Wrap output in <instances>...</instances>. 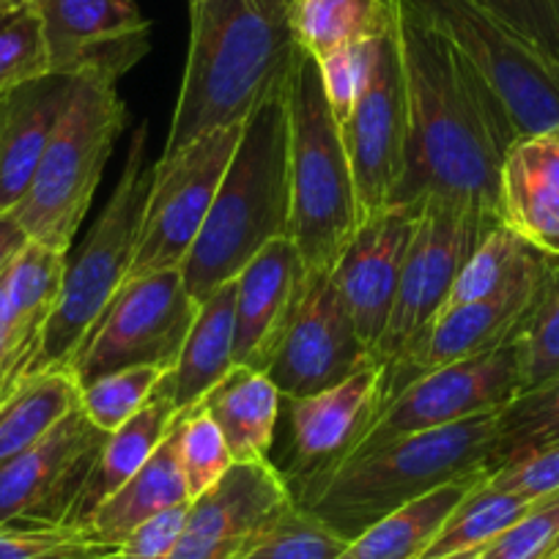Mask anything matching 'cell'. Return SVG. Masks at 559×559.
<instances>
[{
  "label": "cell",
  "mask_w": 559,
  "mask_h": 559,
  "mask_svg": "<svg viewBox=\"0 0 559 559\" xmlns=\"http://www.w3.org/2000/svg\"><path fill=\"white\" fill-rule=\"evenodd\" d=\"M198 406L217 423L236 464L272 461L283 395L266 370L234 365Z\"/></svg>",
  "instance_id": "cell-25"
},
{
  "label": "cell",
  "mask_w": 559,
  "mask_h": 559,
  "mask_svg": "<svg viewBox=\"0 0 559 559\" xmlns=\"http://www.w3.org/2000/svg\"><path fill=\"white\" fill-rule=\"evenodd\" d=\"M551 559H559V546H557V551H554V557Z\"/></svg>",
  "instance_id": "cell-53"
},
{
  "label": "cell",
  "mask_w": 559,
  "mask_h": 559,
  "mask_svg": "<svg viewBox=\"0 0 559 559\" xmlns=\"http://www.w3.org/2000/svg\"><path fill=\"white\" fill-rule=\"evenodd\" d=\"M373 362L379 359L354 330L330 274H308L297 316L266 370L280 395L305 397L330 390Z\"/></svg>",
  "instance_id": "cell-17"
},
{
  "label": "cell",
  "mask_w": 559,
  "mask_h": 559,
  "mask_svg": "<svg viewBox=\"0 0 559 559\" xmlns=\"http://www.w3.org/2000/svg\"><path fill=\"white\" fill-rule=\"evenodd\" d=\"M20 9H25L23 0H0V23L12 17V14H17Z\"/></svg>",
  "instance_id": "cell-49"
},
{
  "label": "cell",
  "mask_w": 559,
  "mask_h": 559,
  "mask_svg": "<svg viewBox=\"0 0 559 559\" xmlns=\"http://www.w3.org/2000/svg\"><path fill=\"white\" fill-rule=\"evenodd\" d=\"M72 78L45 74L20 85L3 99L0 112V217L12 214L28 192L52 138Z\"/></svg>",
  "instance_id": "cell-23"
},
{
  "label": "cell",
  "mask_w": 559,
  "mask_h": 559,
  "mask_svg": "<svg viewBox=\"0 0 559 559\" xmlns=\"http://www.w3.org/2000/svg\"><path fill=\"white\" fill-rule=\"evenodd\" d=\"M480 557V551H466V554H455V557H448V559H477Z\"/></svg>",
  "instance_id": "cell-50"
},
{
  "label": "cell",
  "mask_w": 559,
  "mask_h": 559,
  "mask_svg": "<svg viewBox=\"0 0 559 559\" xmlns=\"http://www.w3.org/2000/svg\"><path fill=\"white\" fill-rule=\"evenodd\" d=\"M488 483L526 499H543L559 491V444L488 475Z\"/></svg>",
  "instance_id": "cell-45"
},
{
  "label": "cell",
  "mask_w": 559,
  "mask_h": 559,
  "mask_svg": "<svg viewBox=\"0 0 559 559\" xmlns=\"http://www.w3.org/2000/svg\"><path fill=\"white\" fill-rule=\"evenodd\" d=\"M395 23V0H288L286 25L305 56L321 61L341 47L379 39Z\"/></svg>",
  "instance_id": "cell-30"
},
{
  "label": "cell",
  "mask_w": 559,
  "mask_h": 559,
  "mask_svg": "<svg viewBox=\"0 0 559 559\" xmlns=\"http://www.w3.org/2000/svg\"><path fill=\"white\" fill-rule=\"evenodd\" d=\"M31 373H34V354L23 346V341L14 332L7 288H3V274H0V401L9 392L17 390Z\"/></svg>",
  "instance_id": "cell-46"
},
{
  "label": "cell",
  "mask_w": 559,
  "mask_h": 559,
  "mask_svg": "<svg viewBox=\"0 0 559 559\" xmlns=\"http://www.w3.org/2000/svg\"><path fill=\"white\" fill-rule=\"evenodd\" d=\"M179 414L181 412L174 401V390H170V381L165 376L163 384L154 390L146 406L140 408L134 417H129L121 428H116V431L105 437V444H102L99 455H96L94 466H91L88 477H85L83 488H80L78 502H74L67 524H88L96 508L105 499H110L123 483L132 480L134 472L157 453L165 437L174 431Z\"/></svg>",
  "instance_id": "cell-24"
},
{
  "label": "cell",
  "mask_w": 559,
  "mask_h": 559,
  "mask_svg": "<svg viewBox=\"0 0 559 559\" xmlns=\"http://www.w3.org/2000/svg\"><path fill=\"white\" fill-rule=\"evenodd\" d=\"M80 408L72 370H39L0 401V469L39 444L58 423Z\"/></svg>",
  "instance_id": "cell-29"
},
{
  "label": "cell",
  "mask_w": 559,
  "mask_h": 559,
  "mask_svg": "<svg viewBox=\"0 0 559 559\" xmlns=\"http://www.w3.org/2000/svg\"><path fill=\"white\" fill-rule=\"evenodd\" d=\"M499 223L559 258V127L519 134L499 168Z\"/></svg>",
  "instance_id": "cell-22"
},
{
  "label": "cell",
  "mask_w": 559,
  "mask_h": 559,
  "mask_svg": "<svg viewBox=\"0 0 559 559\" xmlns=\"http://www.w3.org/2000/svg\"><path fill=\"white\" fill-rule=\"evenodd\" d=\"M105 437L78 408L28 453L3 466L0 526L14 521L67 524Z\"/></svg>",
  "instance_id": "cell-18"
},
{
  "label": "cell",
  "mask_w": 559,
  "mask_h": 559,
  "mask_svg": "<svg viewBox=\"0 0 559 559\" xmlns=\"http://www.w3.org/2000/svg\"><path fill=\"white\" fill-rule=\"evenodd\" d=\"M341 140L362 225L395 206L408 170V105L395 23L379 39L370 83L341 123Z\"/></svg>",
  "instance_id": "cell-13"
},
{
  "label": "cell",
  "mask_w": 559,
  "mask_h": 559,
  "mask_svg": "<svg viewBox=\"0 0 559 559\" xmlns=\"http://www.w3.org/2000/svg\"><path fill=\"white\" fill-rule=\"evenodd\" d=\"M537 499H526L521 493L504 491L483 477L469 493L459 502V508L448 515L442 530L433 535L419 559H448L455 554L480 551L493 537L502 535L510 524L521 519Z\"/></svg>",
  "instance_id": "cell-32"
},
{
  "label": "cell",
  "mask_w": 559,
  "mask_h": 559,
  "mask_svg": "<svg viewBox=\"0 0 559 559\" xmlns=\"http://www.w3.org/2000/svg\"><path fill=\"white\" fill-rule=\"evenodd\" d=\"M426 25L448 39L499 96L515 132L559 127V67L475 0H403Z\"/></svg>",
  "instance_id": "cell-8"
},
{
  "label": "cell",
  "mask_w": 559,
  "mask_h": 559,
  "mask_svg": "<svg viewBox=\"0 0 559 559\" xmlns=\"http://www.w3.org/2000/svg\"><path fill=\"white\" fill-rule=\"evenodd\" d=\"M554 444H559V376L519 392L497 414L491 475Z\"/></svg>",
  "instance_id": "cell-33"
},
{
  "label": "cell",
  "mask_w": 559,
  "mask_h": 559,
  "mask_svg": "<svg viewBox=\"0 0 559 559\" xmlns=\"http://www.w3.org/2000/svg\"><path fill=\"white\" fill-rule=\"evenodd\" d=\"M9 96V94H7ZM7 96H0V112H3V99H7Z\"/></svg>",
  "instance_id": "cell-52"
},
{
  "label": "cell",
  "mask_w": 559,
  "mask_h": 559,
  "mask_svg": "<svg viewBox=\"0 0 559 559\" xmlns=\"http://www.w3.org/2000/svg\"><path fill=\"white\" fill-rule=\"evenodd\" d=\"M23 3H25V7H28V3H34V0H23Z\"/></svg>",
  "instance_id": "cell-54"
},
{
  "label": "cell",
  "mask_w": 559,
  "mask_h": 559,
  "mask_svg": "<svg viewBox=\"0 0 559 559\" xmlns=\"http://www.w3.org/2000/svg\"><path fill=\"white\" fill-rule=\"evenodd\" d=\"M69 266V252L28 241L3 272L9 313L23 346L34 354V368L45 341L47 321L61 297L63 274Z\"/></svg>",
  "instance_id": "cell-31"
},
{
  "label": "cell",
  "mask_w": 559,
  "mask_h": 559,
  "mask_svg": "<svg viewBox=\"0 0 559 559\" xmlns=\"http://www.w3.org/2000/svg\"><path fill=\"white\" fill-rule=\"evenodd\" d=\"M50 74L39 17L28 7L0 23V96Z\"/></svg>",
  "instance_id": "cell-41"
},
{
  "label": "cell",
  "mask_w": 559,
  "mask_h": 559,
  "mask_svg": "<svg viewBox=\"0 0 559 559\" xmlns=\"http://www.w3.org/2000/svg\"><path fill=\"white\" fill-rule=\"evenodd\" d=\"M546 269L548 258L540 266L515 280L513 286L497 294V297L444 308L426 330L408 343L406 352L395 362L384 365V401L392 392H397L412 379L428 373V370H437L442 365L461 362V359L469 357H480V354H488L510 343L521 316L526 313L537 288H540Z\"/></svg>",
  "instance_id": "cell-19"
},
{
  "label": "cell",
  "mask_w": 559,
  "mask_h": 559,
  "mask_svg": "<svg viewBox=\"0 0 559 559\" xmlns=\"http://www.w3.org/2000/svg\"><path fill=\"white\" fill-rule=\"evenodd\" d=\"M543 261H546L543 252H537L535 247L526 245L521 236H515L513 230L504 228L502 223H497L486 236H483L477 250L472 252L469 261H466L464 269L459 272L444 308H455V305L480 302V299L497 297L504 288L513 286L515 280H521L526 272L540 266Z\"/></svg>",
  "instance_id": "cell-34"
},
{
  "label": "cell",
  "mask_w": 559,
  "mask_h": 559,
  "mask_svg": "<svg viewBox=\"0 0 559 559\" xmlns=\"http://www.w3.org/2000/svg\"><path fill=\"white\" fill-rule=\"evenodd\" d=\"M519 392L521 373L513 343H504L480 357L442 365L392 392L352 455L368 453L408 433L448 428L480 414L502 412Z\"/></svg>",
  "instance_id": "cell-12"
},
{
  "label": "cell",
  "mask_w": 559,
  "mask_h": 559,
  "mask_svg": "<svg viewBox=\"0 0 559 559\" xmlns=\"http://www.w3.org/2000/svg\"><path fill=\"white\" fill-rule=\"evenodd\" d=\"M152 179L154 163L148 165V121H143L134 127L129 138V152L116 190L110 192L94 228L85 236L83 250L69 261L61 297L47 321L34 373L72 370L91 332L96 330L116 294L129 280Z\"/></svg>",
  "instance_id": "cell-6"
},
{
  "label": "cell",
  "mask_w": 559,
  "mask_h": 559,
  "mask_svg": "<svg viewBox=\"0 0 559 559\" xmlns=\"http://www.w3.org/2000/svg\"><path fill=\"white\" fill-rule=\"evenodd\" d=\"M559 546V491L543 497L515 524L486 548L477 559H551Z\"/></svg>",
  "instance_id": "cell-42"
},
{
  "label": "cell",
  "mask_w": 559,
  "mask_h": 559,
  "mask_svg": "<svg viewBox=\"0 0 559 559\" xmlns=\"http://www.w3.org/2000/svg\"><path fill=\"white\" fill-rule=\"evenodd\" d=\"M497 414L390 439L343 461L297 504L348 543L403 504L464 477L491 475Z\"/></svg>",
  "instance_id": "cell-3"
},
{
  "label": "cell",
  "mask_w": 559,
  "mask_h": 559,
  "mask_svg": "<svg viewBox=\"0 0 559 559\" xmlns=\"http://www.w3.org/2000/svg\"><path fill=\"white\" fill-rule=\"evenodd\" d=\"M486 475L448 483L426 497L403 504L354 537L337 559H419L448 515Z\"/></svg>",
  "instance_id": "cell-28"
},
{
  "label": "cell",
  "mask_w": 559,
  "mask_h": 559,
  "mask_svg": "<svg viewBox=\"0 0 559 559\" xmlns=\"http://www.w3.org/2000/svg\"><path fill=\"white\" fill-rule=\"evenodd\" d=\"M236 365V280L219 286L195 316L168 381L179 412L198 406Z\"/></svg>",
  "instance_id": "cell-26"
},
{
  "label": "cell",
  "mask_w": 559,
  "mask_h": 559,
  "mask_svg": "<svg viewBox=\"0 0 559 559\" xmlns=\"http://www.w3.org/2000/svg\"><path fill=\"white\" fill-rule=\"evenodd\" d=\"M201 305L187 292L181 269L132 277L91 332L72 373L80 386L123 368H174Z\"/></svg>",
  "instance_id": "cell-10"
},
{
  "label": "cell",
  "mask_w": 559,
  "mask_h": 559,
  "mask_svg": "<svg viewBox=\"0 0 559 559\" xmlns=\"http://www.w3.org/2000/svg\"><path fill=\"white\" fill-rule=\"evenodd\" d=\"M379 39L341 47V50L330 52L321 61H316L321 78V91H324V99L330 105V112L337 121V127L352 116L359 96L368 88L370 74H373L376 67V52H379Z\"/></svg>",
  "instance_id": "cell-40"
},
{
  "label": "cell",
  "mask_w": 559,
  "mask_h": 559,
  "mask_svg": "<svg viewBox=\"0 0 559 559\" xmlns=\"http://www.w3.org/2000/svg\"><path fill=\"white\" fill-rule=\"evenodd\" d=\"M187 513H190V502L176 504V508H168L143 521L118 546L121 559H170L181 532H185Z\"/></svg>",
  "instance_id": "cell-44"
},
{
  "label": "cell",
  "mask_w": 559,
  "mask_h": 559,
  "mask_svg": "<svg viewBox=\"0 0 559 559\" xmlns=\"http://www.w3.org/2000/svg\"><path fill=\"white\" fill-rule=\"evenodd\" d=\"M176 431H179V464L187 483V493H190V499H198L209 488L217 486L236 461L230 455L223 431L203 406L181 412Z\"/></svg>",
  "instance_id": "cell-37"
},
{
  "label": "cell",
  "mask_w": 559,
  "mask_h": 559,
  "mask_svg": "<svg viewBox=\"0 0 559 559\" xmlns=\"http://www.w3.org/2000/svg\"><path fill=\"white\" fill-rule=\"evenodd\" d=\"M346 546V537L294 502L245 559H337Z\"/></svg>",
  "instance_id": "cell-39"
},
{
  "label": "cell",
  "mask_w": 559,
  "mask_h": 559,
  "mask_svg": "<svg viewBox=\"0 0 559 559\" xmlns=\"http://www.w3.org/2000/svg\"><path fill=\"white\" fill-rule=\"evenodd\" d=\"M116 551L118 546L96 540L85 526L31 521L0 526V559H99Z\"/></svg>",
  "instance_id": "cell-38"
},
{
  "label": "cell",
  "mask_w": 559,
  "mask_h": 559,
  "mask_svg": "<svg viewBox=\"0 0 559 559\" xmlns=\"http://www.w3.org/2000/svg\"><path fill=\"white\" fill-rule=\"evenodd\" d=\"M99 559H121V554L116 551V554H110V557H99Z\"/></svg>",
  "instance_id": "cell-51"
},
{
  "label": "cell",
  "mask_w": 559,
  "mask_h": 559,
  "mask_svg": "<svg viewBox=\"0 0 559 559\" xmlns=\"http://www.w3.org/2000/svg\"><path fill=\"white\" fill-rule=\"evenodd\" d=\"M168 373V368H157V365H140V368L107 373L80 386V408L102 433H112L146 406L148 397Z\"/></svg>",
  "instance_id": "cell-36"
},
{
  "label": "cell",
  "mask_w": 559,
  "mask_h": 559,
  "mask_svg": "<svg viewBox=\"0 0 559 559\" xmlns=\"http://www.w3.org/2000/svg\"><path fill=\"white\" fill-rule=\"evenodd\" d=\"M292 504L272 461L234 464L217 486L192 499L170 559H245Z\"/></svg>",
  "instance_id": "cell-16"
},
{
  "label": "cell",
  "mask_w": 559,
  "mask_h": 559,
  "mask_svg": "<svg viewBox=\"0 0 559 559\" xmlns=\"http://www.w3.org/2000/svg\"><path fill=\"white\" fill-rule=\"evenodd\" d=\"M497 219L450 198H426L376 359L392 365L448 305L455 277Z\"/></svg>",
  "instance_id": "cell-11"
},
{
  "label": "cell",
  "mask_w": 559,
  "mask_h": 559,
  "mask_svg": "<svg viewBox=\"0 0 559 559\" xmlns=\"http://www.w3.org/2000/svg\"><path fill=\"white\" fill-rule=\"evenodd\" d=\"M241 129L245 123H234L159 154L129 280L181 269L212 212Z\"/></svg>",
  "instance_id": "cell-9"
},
{
  "label": "cell",
  "mask_w": 559,
  "mask_h": 559,
  "mask_svg": "<svg viewBox=\"0 0 559 559\" xmlns=\"http://www.w3.org/2000/svg\"><path fill=\"white\" fill-rule=\"evenodd\" d=\"M50 74L118 80L152 50V23L134 0H34Z\"/></svg>",
  "instance_id": "cell-15"
},
{
  "label": "cell",
  "mask_w": 559,
  "mask_h": 559,
  "mask_svg": "<svg viewBox=\"0 0 559 559\" xmlns=\"http://www.w3.org/2000/svg\"><path fill=\"white\" fill-rule=\"evenodd\" d=\"M419 209H423V201L397 203L379 217H370L368 223L359 225L354 239L343 250L341 261L330 272L332 286L354 330L373 352V357L390 321Z\"/></svg>",
  "instance_id": "cell-20"
},
{
  "label": "cell",
  "mask_w": 559,
  "mask_h": 559,
  "mask_svg": "<svg viewBox=\"0 0 559 559\" xmlns=\"http://www.w3.org/2000/svg\"><path fill=\"white\" fill-rule=\"evenodd\" d=\"M283 85L245 121L212 212L181 263L185 286L198 305L236 280L263 247L288 236V118Z\"/></svg>",
  "instance_id": "cell-4"
},
{
  "label": "cell",
  "mask_w": 559,
  "mask_h": 559,
  "mask_svg": "<svg viewBox=\"0 0 559 559\" xmlns=\"http://www.w3.org/2000/svg\"><path fill=\"white\" fill-rule=\"evenodd\" d=\"M179 423V419H176ZM192 502L190 493H187L185 475H181L179 464V431H174L165 437V442L159 444L157 453L134 472L132 480L123 483L110 499L96 508V513L91 515L85 530L102 543H110V546H121L127 540V535L132 530H138L143 521H148L152 515L163 513V510L176 508V504Z\"/></svg>",
  "instance_id": "cell-27"
},
{
  "label": "cell",
  "mask_w": 559,
  "mask_h": 559,
  "mask_svg": "<svg viewBox=\"0 0 559 559\" xmlns=\"http://www.w3.org/2000/svg\"><path fill=\"white\" fill-rule=\"evenodd\" d=\"M395 34L408 105V170L397 203L450 198L499 223V168L519 138L508 110L403 0H395Z\"/></svg>",
  "instance_id": "cell-1"
},
{
  "label": "cell",
  "mask_w": 559,
  "mask_h": 559,
  "mask_svg": "<svg viewBox=\"0 0 559 559\" xmlns=\"http://www.w3.org/2000/svg\"><path fill=\"white\" fill-rule=\"evenodd\" d=\"M28 245V236L20 228L17 219L12 214H3L0 217V274L7 272L9 263L17 258V252Z\"/></svg>",
  "instance_id": "cell-47"
},
{
  "label": "cell",
  "mask_w": 559,
  "mask_h": 559,
  "mask_svg": "<svg viewBox=\"0 0 559 559\" xmlns=\"http://www.w3.org/2000/svg\"><path fill=\"white\" fill-rule=\"evenodd\" d=\"M252 3H258V7H261L263 12L274 14V17H286L288 0H252Z\"/></svg>",
  "instance_id": "cell-48"
},
{
  "label": "cell",
  "mask_w": 559,
  "mask_h": 559,
  "mask_svg": "<svg viewBox=\"0 0 559 559\" xmlns=\"http://www.w3.org/2000/svg\"><path fill=\"white\" fill-rule=\"evenodd\" d=\"M546 61L559 67V0H475Z\"/></svg>",
  "instance_id": "cell-43"
},
{
  "label": "cell",
  "mask_w": 559,
  "mask_h": 559,
  "mask_svg": "<svg viewBox=\"0 0 559 559\" xmlns=\"http://www.w3.org/2000/svg\"><path fill=\"white\" fill-rule=\"evenodd\" d=\"M286 17L252 0H190V47L165 152L245 123L297 58Z\"/></svg>",
  "instance_id": "cell-2"
},
{
  "label": "cell",
  "mask_w": 559,
  "mask_h": 559,
  "mask_svg": "<svg viewBox=\"0 0 559 559\" xmlns=\"http://www.w3.org/2000/svg\"><path fill=\"white\" fill-rule=\"evenodd\" d=\"M288 118V239L308 274H330L359 230L352 168L321 91L319 67L302 50L283 85Z\"/></svg>",
  "instance_id": "cell-5"
},
{
  "label": "cell",
  "mask_w": 559,
  "mask_h": 559,
  "mask_svg": "<svg viewBox=\"0 0 559 559\" xmlns=\"http://www.w3.org/2000/svg\"><path fill=\"white\" fill-rule=\"evenodd\" d=\"M129 112L112 80L74 74L39 170L12 217L28 241L69 252Z\"/></svg>",
  "instance_id": "cell-7"
},
{
  "label": "cell",
  "mask_w": 559,
  "mask_h": 559,
  "mask_svg": "<svg viewBox=\"0 0 559 559\" xmlns=\"http://www.w3.org/2000/svg\"><path fill=\"white\" fill-rule=\"evenodd\" d=\"M510 343L519 354L521 392L559 376V258H548L540 288L521 316Z\"/></svg>",
  "instance_id": "cell-35"
},
{
  "label": "cell",
  "mask_w": 559,
  "mask_h": 559,
  "mask_svg": "<svg viewBox=\"0 0 559 559\" xmlns=\"http://www.w3.org/2000/svg\"><path fill=\"white\" fill-rule=\"evenodd\" d=\"M384 365L373 362L330 390L283 397L280 419H286V461L277 472L294 502L359 448L384 403Z\"/></svg>",
  "instance_id": "cell-14"
},
{
  "label": "cell",
  "mask_w": 559,
  "mask_h": 559,
  "mask_svg": "<svg viewBox=\"0 0 559 559\" xmlns=\"http://www.w3.org/2000/svg\"><path fill=\"white\" fill-rule=\"evenodd\" d=\"M308 286V269L288 236L263 247L236 274V365L269 370Z\"/></svg>",
  "instance_id": "cell-21"
}]
</instances>
